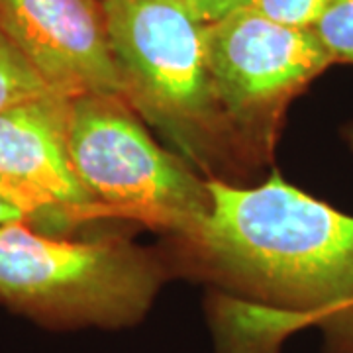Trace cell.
Wrapping results in <instances>:
<instances>
[{
    "mask_svg": "<svg viewBox=\"0 0 353 353\" xmlns=\"http://www.w3.org/2000/svg\"><path fill=\"white\" fill-rule=\"evenodd\" d=\"M69 101L50 97L0 114V189L41 234L104 218L69 153Z\"/></svg>",
    "mask_w": 353,
    "mask_h": 353,
    "instance_id": "obj_6",
    "label": "cell"
},
{
    "mask_svg": "<svg viewBox=\"0 0 353 353\" xmlns=\"http://www.w3.org/2000/svg\"><path fill=\"white\" fill-rule=\"evenodd\" d=\"M124 101L190 169L218 171L245 157L216 97L204 26L183 0H101Z\"/></svg>",
    "mask_w": 353,
    "mask_h": 353,
    "instance_id": "obj_2",
    "label": "cell"
},
{
    "mask_svg": "<svg viewBox=\"0 0 353 353\" xmlns=\"http://www.w3.org/2000/svg\"><path fill=\"white\" fill-rule=\"evenodd\" d=\"M189 12L202 26L214 24L230 14L245 10L252 6L253 0H183Z\"/></svg>",
    "mask_w": 353,
    "mask_h": 353,
    "instance_id": "obj_11",
    "label": "cell"
},
{
    "mask_svg": "<svg viewBox=\"0 0 353 353\" xmlns=\"http://www.w3.org/2000/svg\"><path fill=\"white\" fill-rule=\"evenodd\" d=\"M61 97L0 26V114L28 102Z\"/></svg>",
    "mask_w": 353,
    "mask_h": 353,
    "instance_id": "obj_8",
    "label": "cell"
},
{
    "mask_svg": "<svg viewBox=\"0 0 353 353\" xmlns=\"http://www.w3.org/2000/svg\"><path fill=\"white\" fill-rule=\"evenodd\" d=\"M67 139L77 176L104 218H134L181 240L208 214V179L155 143L124 99H71Z\"/></svg>",
    "mask_w": 353,
    "mask_h": 353,
    "instance_id": "obj_4",
    "label": "cell"
},
{
    "mask_svg": "<svg viewBox=\"0 0 353 353\" xmlns=\"http://www.w3.org/2000/svg\"><path fill=\"white\" fill-rule=\"evenodd\" d=\"M0 26L65 99H124L99 0H0Z\"/></svg>",
    "mask_w": 353,
    "mask_h": 353,
    "instance_id": "obj_7",
    "label": "cell"
},
{
    "mask_svg": "<svg viewBox=\"0 0 353 353\" xmlns=\"http://www.w3.org/2000/svg\"><path fill=\"white\" fill-rule=\"evenodd\" d=\"M210 210L183 248L241 303L318 328L324 353H353V216L279 173L253 189L208 179Z\"/></svg>",
    "mask_w": 353,
    "mask_h": 353,
    "instance_id": "obj_1",
    "label": "cell"
},
{
    "mask_svg": "<svg viewBox=\"0 0 353 353\" xmlns=\"http://www.w3.org/2000/svg\"><path fill=\"white\" fill-rule=\"evenodd\" d=\"M10 222H26L24 212L0 196V226L10 224Z\"/></svg>",
    "mask_w": 353,
    "mask_h": 353,
    "instance_id": "obj_12",
    "label": "cell"
},
{
    "mask_svg": "<svg viewBox=\"0 0 353 353\" xmlns=\"http://www.w3.org/2000/svg\"><path fill=\"white\" fill-rule=\"evenodd\" d=\"M310 30L334 63L353 65V0H332Z\"/></svg>",
    "mask_w": 353,
    "mask_h": 353,
    "instance_id": "obj_9",
    "label": "cell"
},
{
    "mask_svg": "<svg viewBox=\"0 0 353 353\" xmlns=\"http://www.w3.org/2000/svg\"><path fill=\"white\" fill-rule=\"evenodd\" d=\"M343 138L347 141V145L353 150V126H347L343 130Z\"/></svg>",
    "mask_w": 353,
    "mask_h": 353,
    "instance_id": "obj_13",
    "label": "cell"
},
{
    "mask_svg": "<svg viewBox=\"0 0 353 353\" xmlns=\"http://www.w3.org/2000/svg\"><path fill=\"white\" fill-rule=\"evenodd\" d=\"M163 269L124 240L71 241L26 222L0 226V301L48 326L116 330L138 324Z\"/></svg>",
    "mask_w": 353,
    "mask_h": 353,
    "instance_id": "obj_3",
    "label": "cell"
},
{
    "mask_svg": "<svg viewBox=\"0 0 353 353\" xmlns=\"http://www.w3.org/2000/svg\"><path fill=\"white\" fill-rule=\"evenodd\" d=\"M216 97L245 157L269 155L289 104L334 63L312 30L238 10L204 26Z\"/></svg>",
    "mask_w": 353,
    "mask_h": 353,
    "instance_id": "obj_5",
    "label": "cell"
},
{
    "mask_svg": "<svg viewBox=\"0 0 353 353\" xmlns=\"http://www.w3.org/2000/svg\"><path fill=\"white\" fill-rule=\"evenodd\" d=\"M0 196H2V189H0ZM2 199H4V196H2ZM4 201H6V199H4Z\"/></svg>",
    "mask_w": 353,
    "mask_h": 353,
    "instance_id": "obj_14",
    "label": "cell"
},
{
    "mask_svg": "<svg viewBox=\"0 0 353 353\" xmlns=\"http://www.w3.org/2000/svg\"><path fill=\"white\" fill-rule=\"evenodd\" d=\"M332 0H253L250 10L277 24L310 30Z\"/></svg>",
    "mask_w": 353,
    "mask_h": 353,
    "instance_id": "obj_10",
    "label": "cell"
}]
</instances>
